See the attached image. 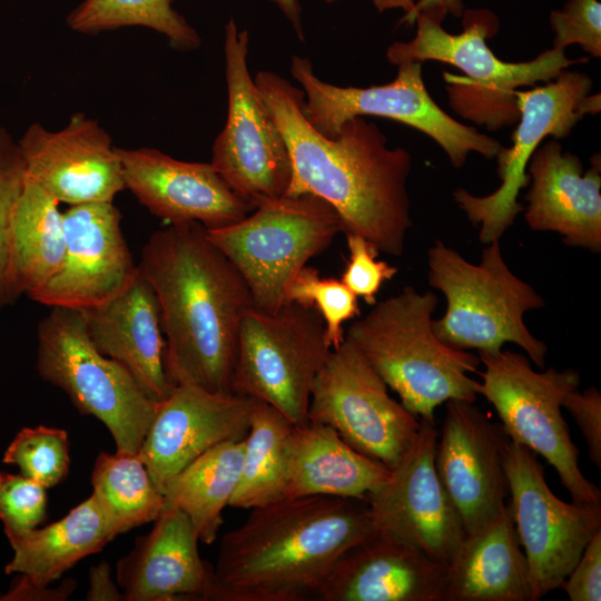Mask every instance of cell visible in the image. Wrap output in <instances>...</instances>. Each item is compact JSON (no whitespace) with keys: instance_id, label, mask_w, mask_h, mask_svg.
<instances>
[{"instance_id":"cell-1","label":"cell","mask_w":601,"mask_h":601,"mask_svg":"<svg viewBox=\"0 0 601 601\" xmlns=\"http://www.w3.org/2000/svg\"><path fill=\"white\" fill-rule=\"evenodd\" d=\"M290 156L285 196L314 195L337 213L343 233L358 235L378 252L401 256L412 227L406 183L410 152L390 148L386 136L363 117L345 121L333 137L317 131L303 111L305 93L272 71L254 78Z\"/></svg>"},{"instance_id":"cell-2","label":"cell","mask_w":601,"mask_h":601,"mask_svg":"<svg viewBox=\"0 0 601 601\" xmlns=\"http://www.w3.org/2000/svg\"><path fill=\"white\" fill-rule=\"evenodd\" d=\"M138 267L159 304L170 383L235 393L240 324L255 306L236 266L189 221L152 233Z\"/></svg>"},{"instance_id":"cell-3","label":"cell","mask_w":601,"mask_h":601,"mask_svg":"<svg viewBox=\"0 0 601 601\" xmlns=\"http://www.w3.org/2000/svg\"><path fill=\"white\" fill-rule=\"evenodd\" d=\"M377 532L365 500L311 495L254 508L220 541L210 601L316 600L341 556Z\"/></svg>"},{"instance_id":"cell-4","label":"cell","mask_w":601,"mask_h":601,"mask_svg":"<svg viewBox=\"0 0 601 601\" xmlns=\"http://www.w3.org/2000/svg\"><path fill=\"white\" fill-rule=\"evenodd\" d=\"M437 306L433 292L405 286L375 303L348 327L345 339L368 362L401 403L420 420L435 423L434 412L449 400L474 403L479 355L452 348L432 329Z\"/></svg>"},{"instance_id":"cell-5","label":"cell","mask_w":601,"mask_h":601,"mask_svg":"<svg viewBox=\"0 0 601 601\" xmlns=\"http://www.w3.org/2000/svg\"><path fill=\"white\" fill-rule=\"evenodd\" d=\"M462 31L449 33L435 16H416V33L410 41L392 43L387 60L398 66L408 61L435 60L460 69L463 75L444 72L451 108L464 119L497 130L519 120L515 91L554 79L573 60L563 49L551 48L534 59L508 62L496 57L486 39L499 30V19L490 10H464Z\"/></svg>"},{"instance_id":"cell-6","label":"cell","mask_w":601,"mask_h":601,"mask_svg":"<svg viewBox=\"0 0 601 601\" xmlns=\"http://www.w3.org/2000/svg\"><path fill=\"white\" fill-rule=\"evenodd\" d=\"M486 245L479 264L469 263L439 239L427 249L428 283L446 299L445 314L432 319V329L460 351L496 354L505 343H514L543 368L548 347L530 333L523 317L542 308L544 300L511 272L499 240Z\"/></svg>"},{"instance_id":"cell-7","label":"cell","mask_w":601,"mask_h":601,"mask_svg":"<svg viewBox=\"0 0 601 601\" xmlns=\"http://www.w3.org/2000/svg\"><path fill=\"white\" fill-rule=\"evenodd\" d=\"M50 308L37 328L39 375L62 390L82 414L104 423L117 452L138 454L158 403L122 365L97 349L81 311Z\"/></svg>"},{"instance_id":"cell-8","label":"cell","mask_w":601,"mask_h":601,"mask_svg":"<svg viewBox=\"0 0 601 601\" xmlns=\"http://www.w3.org/2000/svg\"><path fill=\"white\" fill-rule=\"evenodd\" d=\"M206 230L244 277L255 307L276 313L297 273L343 227L329 204L304 194L266 201L238 221Z\"/></svg>"},{"instance_id":"cell-9","label":"cell","mask_w":601,"mask_h":601,"mask_svg":"<svg viewBox=\"0 0 601 601\" xmlns=\"http://www.w3.org/2000/svg\"><path fill=\"white\" fill-rule=\"evenodd\" d=\"M479 358L484 371L477 394L493 405L510 442L543 456L574 504L601 506V492L582 474L561 413L566 394L580 385V374L552 367L535 372L526 356L509 349L479 353Z\"/></svg>"},{"instance_id":"cell-10","label":"cell","mask_w":601,"mask_h":601,"mask_svg":"<svg viewBox=\"0 0 601 601\" xmlns=\"http://www.w3.org/2000/svg\"><path fill=\"white\" fill-rule=\"evenodd\" d=\"M422 63H401L391 82L367 88L325 82L316 77L309 59L299 56L292 57L290 73L303 87L306 119L326 137H333L354 117L377 116L428 136L455 168L465 164L470 152L495 158L502 147L497 140L455 120L433 100L423 80Z\"/></svg>"},{"instance_id":"cell-11","label":"cell","mask_w":601,"mask_h":601,"mask_svg":"<svg viewBox=\"0 0 601 601\" xmlns=\"http://www.w3.org/2000/svg\"><path fill=\"white\" fill-rule=\"evenodd\" d=\"M331 351L314 306L287 303L276 313L254 306L240 324L235 393L265 402L300 425Z\"/></svg>"},{"instance_id":"cell-12","label":"cell","mask_w":601,"mask_h":601,"mask_svg":"<svg viewBox=\"0 0 601 601\" xmlns=\"http://www.w3.org/2000/svg\"><path fill=\"white\" fill-rule=\"evenodd\" d=\"M248 46L249 32L229 19L224 41L227 118L213 145L210 164L255 209L286 195L292 161L285 138L249 73Z\"/></svg>"},{"instance_id":"cell-13","label":"cell","mask_w":601,"mask_h":601,"mask_svg":"<svg viewBox=\"0 0 601 601\" xmlns=\"http://www.w3.org/2000/svg\"><path fill=\"white\" fill-rule=\"evenodd\" d=\"M591 88L588 75L564 69L542 86L515 91L519 124L511 137L512 146H502L495 156L500 187L481 197L462 188L453 194L470 221L480 225L481 243L500 240L523 210L518 196L530 184L526 168L543 139L566 138L584 115L600 111V93L590 95Z\"/></svg>"},{"instance_id":"cell-14","label":"cell","mask_w":601,"mask_h":601,"mask_svg":"<svg viewBox=\"0 0 601 601\" xmlns=\"http://www.w3.org/2000/svg\"><path fill=\"white\" fill-rule=\"evenodd\" d=\"M307 420L332 427L355 451L390 470L421 427V420L390 396L385 382L346 339L332 348L314 380Z\"/></svg>"},{"instance_id":"cell-15","label":"cell","mask_w":601,"mask_h":601,"mask_svg":"<svg viewBox=\"0 0 601 601\" xmlns=\"http://www.w3.org/2000/svg\"><path fill=\"white\" fill-rule=\"evenodd\" d=\"M505 471L514 528L529 568L531 601H536L560 588L601 529V506L559 499L536 454L525 446L510 442Z\"/></svg>"},{"instance_id":"cell-16","label":"cell","mask_w":601,"mask_h":601,"mask_svg":"<svg viewBox=\"0 0 601 601\" xmlns=\"http://www.w3.org/2000/svg\"><path fill=\"white\" fill-rule=\"evenodd\" d=\"M437 439L435 423L421 420L411 447L365 501L378 531L447 565L466 531L435 469Z\"/></svg>"},{"instance_id":"cell-17","label":"cell","mask_w":601,"mask_h":601,"mask_svg":"<svg viewBox=\"0 0 601 601\" xmlns=\"http://www.w3.org/2000/svg\"><path fill=\"white\" fill-rule=\"evenodd\" d=\"M434 464L466 534L490 523L509 499L505 456L510 440L473 403L445 402Z\"/></svg>"},{"instance_id":"cell-18","label":"cell","mask_w":601,"mask_h":601,"mask_svg":"<svg viewBox=\"0 0 601 601\" xmlns=\"http://www.w3.org/2000/svg\"><path fill=\"white\" fill-rule=\"evenodd\" d=\"M66 250L59 270L29 298L49 307L83 311L122 292L138 266L112 201L70 206L63 213Z\"/></svg>"},{"instance_id":"cell-19","label":"cell","mask_w":601,"mask_h":601,"mask_svg":"<svg viewBox=\"0 0 601 601\" xmlns=\"http://www.w3.org/2000/svg\"><path fill=\"white\" fill-rule=\"evenodd\" d=\"M18 145L26 174L59 203L112 201L126 188L117 147L99 122L82 112L58 131L35 122Z\"/></svg>"},{"instance_id":"cell-20","label":"cell","mask_w":601,"mask_h":601,"mask_svg":"<svg viewBox=\"0 0 601 601\" xmlns=\"http://www.w3.org/2000/svg\"><path fill=\"white\" fill-rule=\"evenodd\" d=\"M256 400L177 384L161 402L138 452L161 492L167 481L209 449L243 440Z\"/></svg>"},{"instance_id":"cell-21","label":"cell","mask_w":601,"mask_h":601,"mask_svg":"<svg viewBox=\"0 0 601 601\" xmlns=\"http://www.w3.org/2000/svg\"><path fill=\"white\" fill-rule=\"evenodd\" d=\"M125 186L152 215L168 224L196 221L206 228L233 224L254 210L211 164L175 159L158 149L117 147Z\"/></svg>"},{"instance_id":"cell-22","label":"cell","mask_w":601,"mask_h":601,"mask_svg":"<svg viewBox=\"0 0 601 601\" xmlns=\"http://www.w3.org/2000/svg\"><path fill=\"white\" fill-rule=\"evenodd\" d=\"M528 170L531 188L524 218L536 231H555L568 246L601 250V162L594 155L584 171L581 159L556 140L539 146Z\"/></svg>"},{"instance_id":"cell-23","label":"cell","mask_w":601,"mask_h":601,"mask_svg":"<svg viewBox=\"0 0 601 601\" xmlns=\"http://www.w3.org/2000/svg\"><path fill=\"white\" fill-rule=\"evenodd\" d=\"M446 565L378 531L347 550L318 601H444Z\"/></svg>"},{"instance_id":"cell-24","label":"cell","mask_w":601,"mask_h":601,"mask_svg":"<svg viewBox=\"0 0 601 601\" xmlns=\"http://www.w3.org/2000/svg\"><path fill=\"white\" fill-rule=\"evenodd\" d=\"M198 535L189 518L164 508L151 531L116 566V580L127 601H210L214 572L198 552Z\"/></svg>"},{"instance_id":"cell-25","label":"cell","mask_w":601,"mask_h":601,"mask_svg":"<svg viewBox=\"0 0 601 601\" xmlns=\"http://www.w3.org/2000/svg\"><path fill=\"white\" fill-rule=\"evenodd\" d=\"M81 312L97 349L122 365L150 400L164 401L175 386L166 371L159 304L140 268L118 295Z\"/></svg>"},{"instance_id":"cell-26","label":"cell","mask_w":601,"mask_h":601,"mask_svg":"<svg viewBox=\"0 0 601 601\" xmlns=\"http://www.w3.org/2000/svg\"><path fill=\"white\" fill-rule=\"evenodd\" d=\"M444 601H531L528 562L509 501L462 541L446 565Z\"/></svg>"},{"instance_id":"cell-27","label":"cell","mask_w":601,"mask_h":601,"mask_svg":"<svg viewBox=\"0 0 601 601\" xmlns=\"http://www.w3.org/2000/svg\"><path fill=\"white\" fill-rule=\"evenodd\" d=\"M390 474L388 467L355 451L332 427L307 420L294 425L289 436L284 497L366 500Z\"/></svg>"},{"instance_id":"cell-28","label":"cell","mask_w":601,"mask_h":601,"mask_svg":"<svg viewBox=\"0 0 601 601\" xmlns=\"http://www.w3.org/2000/svg\"><path fill=\"white\" fill-rule=\"evenodd\" d=\"M116 535L91 494L46 528L7 534L13 558L6 572L20 573L18 583L46 588L81 559L99 552Z\"/></svg>"},{"instance_id":"cell-29","label":"cell","mask_w":601,"mask_h":601,"mask_svg":"<svg viewBox=\"0 0 601 601\" xmlns=\"http://www.w3.org/2000/svg\"><path fill=\"white\" fill-rule=\"evenodd\" d=\"M245 442H223L190 462L165 484L164 508L184 512L198 539L211 544L240 477Z\"/></svg>"},{"instance_id":"cell-30","label":"cell","mask_w":601,"mask_h":601,"mask_svg":"<svg viewBox=\"0 0 601 601\" xmlns=\"http://www.w3.org/2000/svg\"><path fill=\"white\" fill-rule=\"evenodd\" d=\"M59 204L24 174L13 225V280L18 296L30 297L62 265L66 236Z\"/></svg>"},{"instance_id":"cell-31","label":"cell","mask_w":601,"mask_h":601,"mask_svg":"<svg viewBox=\"0 0 601 601\" xmlns=\"http://www.w3.org/2000/svg\"><path fill=\"white\" fill-rule=\"evenodd\" d=\"M293 426L278 410L256 400L244 437L240 477L229 506L252 510L284 497Z\"/></svg>"},{"instance_id":"cell-32","label":"cell","mask_w":601,"mask_h":601,"mask_svg":"<svg viewBox=\"0 0 601 601\" xmlns=\"http://www.w3.org/2000/svg\"><path fill=\"white\" fill-rule=\"evenodd\" d=\"M91 485L117 535L154 521L164 509V495L138 454L101 452Z\"/></svg>"},{"instance_id":"cell-33","label":"cell","mask_w":601,"mask_h":601,"mask_svg":"<svg viewBox=\"0 0 601 601\" xmlns=\"http://www.w3.org/2000/svg\"><path fill=\"white\" fill-rule=\"evenodd\" d=\"M170 3V0H83L70 11L67 24L76 32L88 35L141 26L164 35L174 49L199 48V35Z\"/></svg>"},{"instance_id":"cell-34","label":"cell","mask_w":601,"mask_h":601,"mask_svg":"<svg viewBox=\"0 0 601 601\" xmlns=\"http://www.w3.org/2000/svg\"><path fill=\"white\" fill-rule=\"evenodd\" d=\"M3 462L17 465L23 476L46 489L55 486L68 475V433L43 425L22 428L4 452Z\"/></svg>"},{"instance_id":"cell-35","label":"cell","mask_w":601,"mask_h":601,"mask_svg":"<svg viewBox=\"0 0 601 601\" xmlns=\"http://www.w3.org/2000/svg\"><path fill=\"white\" fill-rule=\"evenodd\" d=\"M24 174L18 141L0 128V309L19 297L13 280V225Z\"/></svg>"},{"instance_id":"cell-36","label":"cell","mask_w":601,"mask_h":601,"mask_svg":"<svg viewBox=\"0 0 601 601\" xmlns=\"http://www.w3.org/2000/svg\"><path fill=\"white\" fill-rule=\"evenodd\" d=\"M286 302L317 309L332 348L338 347L345 339L343 323L361 314L358 297L342 280L323 278L317 269L307 265L287 287Z\"/></svg>"},{"instance_id":"cell-37","label":"cell","mask_w":601,"mask_h":601,"mask_svg":"<svg viewBox=\"0 0 601 601\" xmlns=\"http://www.w3.org/2000/svg\"><path fill=\"white\" fill-rule=\"evenodd\" d=\"M46 487L26 476L0 473V520L6 534L36 529L46 516Z\"/></svg>"},{"instance_id":"cell-38","label":"cell","mask_w":601,"mask_h":601,"mask_svg":"<svg viewBox=\"0 0 601 601\" xmlns=\"http://www.w3.org/2000/svg\"><path fill=\"white\" fill-rule=\"evenodd\" d=\"M554 32L553 48L579 45L592 57H601V2L569 0L560 10L550 13Z\"/></svg>"},{"instance_id":"cell-39","label":"cell","mask_w":601,"mask_h":601,"mask_svg":"<svg viewBox=\"0 0 601 601\" xmlns=\"http://www.w3.org/2000/svg\"><path fill=\"white\" fill-rule=\"evenodd\" d=\"M349 259L341 280L368 305L376 303L383 284L397 274V267L385 260H376L378 249L358 235L346 234Z\"/></svg>"},{"instance_id":"cell-40","label":"cell","mask_w":601,"mask_h":601,"mask_svg":"<svg viewBox=\"0 0 601 601\" xmlns=\"http://www.w3.org/2000/svg\"><path fill=\"white\" fill-rule=\"evenodd\" d=\"M562 407L571 414L580 428L593 464L601 469V395L595 387L583 392L572 390L563 400Z\"/></svg>"},{"instance_id":"cell-41","label":"cell","mask_w":601,"mask_h":601,"mask_svg":"<svg viewBox=\"0 0 601 601\" xmlns=\"http://www.w3.org/2000/svg\"><path fill=\"white\" fill-rule=\"evenodd\" d=\"M560 588L570 601L601 600V529L590 539Z\"/></svg>"},{"instance_id":"cell-42","label":"cell","mask_w":601,"mask_h":601,"mask_svg":"<svg viewBox=\"0 0 601 601\" xmlns=\"http://www.w3.org/2000/svg\"><path fill=\"white\" fill-rule=\"evenodd\" d=\"M75 588L76 582L71 579L65 580L58 589L30 587L14 582L10 590L0 599L62 601L68 599Z\"/></svg>"},{"instance_id":"cell-43","label":"cell","mask_w":601,"mask_h":601,"mask_svg":"<svg viewBox=\"0 0 601 601\" xmlns=\"http://www.w3.org/2000/svg\"><path fill=\"white\" fill-rule=\"evenodd\" d=\"M89 601H120L124 593L111 580L110 568L106 561L92 566L89 573V590L86 595Z\"/></svg>"},{"instance_id":"cell-44","label":"cell","mask_w":601,"mask_h":601,"mask_svg":"<svg viewBox=\"0 0 601 601\" xmlns=\"http://www.w3.org/2000/svg\"><path fill=\"white\" fill-rule=\"evenodd\" d=\"M463 11L462 0H417L412 11L404 14L400 22L412 26L416 16L422 12L431 13L443 21L449 13L461 17Z\"/></svg>"},{"instance_id":"cell-45","label":"cell","mask_w":601,"mask_h":601,"mask_svg":"<svg viewBox=\"0 0 601 601\" xmlns=\"http://www.w3.org/2000/svg\"><path fill=\"white\" fill-rule=\"evenodd\" d=\"M171 2L175 0H170ZM278 6L280 11L292 23L300 40H304V29L302 24V7L299 0H270Z\"/></svg>"},{"instance_id":"cell-46","label":"cell","mask_w":601,"mask_h":601,"mask_svg":"<svg viewBox=\"0 0 601 601\" xmlns=\"http://www.w3.org/2000/svg\"><path fill=\"white\" fill-rule=\"evenodd\" d=\"M417 0H372L373 6L378 12L391 9H402L404 14L410 13Z\"/></svg>"},{"instance_id":"cell-47","label":"cell","mask_w":601,"mask_h":601,"mask_svg":"<svg viewBox=\"0 0 601 601\" xmlns=\"http://www.w3.org/2000/svg\"><path fill=\"white\" fill-rule=\"evenodd\" d=\"M327 3H332V2H335V1H338V0H325Z\"/></svg>"}]
</instances>
